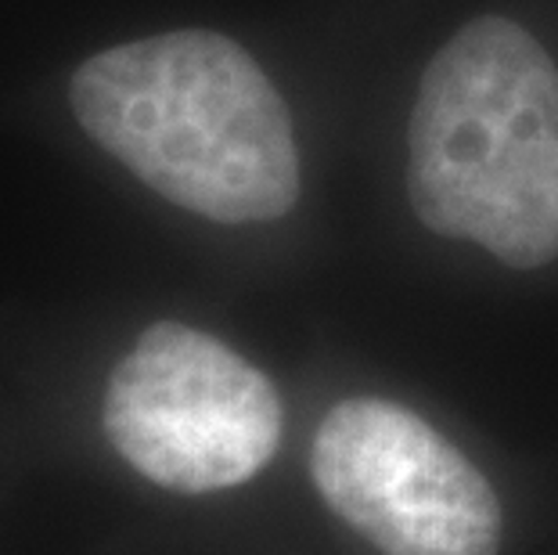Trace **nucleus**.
<instances>
[{
	"instance_id": "f257e3e1",
	"label": "nucleus",
	"mask_w": 558,
	"mask_h": 555,
	"mask_svg": "<svg viewBox=\"0 0 558 555\" xmlns=\"http://www.w3.org/2000/svg\"><path fill=\"white\" fill-rule=\"evenodd\" d=\"M69 101L94 145L206 220H278L300 198L289 105L223 33L173 29L90 55Z\"/></svg>"
},
{
	"instance_id": "f03ea898",
	"label": "nucleus",
	"mask_w": 558,
	"mask_h": 555,
	"mask_svg": "<svg viewBox=\"0 0 558 555\" xmlns=\"http://www.w3.org/2000/svg\"><path fill=\"white\" fill-rule=\"evenodd\" d=\"M418 220L508 267L558 260V65L512 19L461 26L425 65L408 130Z\"/></svg>"
},
{
	"instance_id": "20e7f679",
	"label": "nucleus",
	"mask_w": 558,
	"mask_h": 555,
	"mask_svg": "<svg viewBox=\"0 0 558 555\" xmlns=\"http://www.w3.org/2000/svg\"><path fill=\"white\" fill-rule=\"evenodd\" d=\"M311 476L328 509L386 555L501 552L490 480L393 400H339L317 426Z\"/></svg>"
},
{
	"instance_id": "7ed1b4c3",
	"label": "nucleus",
	"mask_w": 558,
	"mask_h": 555,
	"mask_svg": "<svg viewBox=\"0 0 558 555\" xmlns=\"http://www.w3.org/2000/svg\"><path fill=\"white\" fill-rule=\"evenodd\" d=\"M281 397L228 342L181 322L148 325L105 386L101 426L141 476L177 494L253 480L278 451Z\"/></svg>"
}]
</instances>
